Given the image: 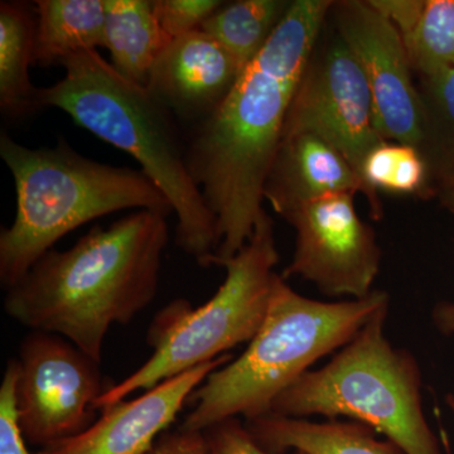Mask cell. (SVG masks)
<instances>
[{"mask_svg":"<svg viewBox=\"0 0 454 454\" xmlns=\"http://www.w3.org/2000/svg\"><path fill=\"white\" fill-rule=\"evenodd\" d=\"M245 427L262 450L274 454H405L389 439L379 441L372 427L354 420L316 423L268 413L245 420Z\"/></svg>","mask_w":454,"mask_h":454,"instance_id":"9a60e30c","label":"cell"},{"mask_svg":"<svg viewBox=\"0 0 454 454\" xmlns=\"http://www.w3.org/2000/svg\"><path fill=\"white\" fill-rule=\"evenodd\" d=\"M232 360L230 354L160 382L136 399L101 409L100 418L82 434L37 454H148L158 438L175 423L193 391Z\"/></svg>","mask_w":454,"mask_h":454,"instance_id":"7c38bea8","label":"cell"},{"mask_svg":"<svg viewBox=\"0 0 454 454\" xmlns=\"http://www.w3.org/2000/svg\"><path fill=\"white\" fill-rule=\"evenodd\" d=\"M155 17L170 41L200 29L223 4L219 0H152Z\"/></svg>","mask_w":454,"mask_h":454,"instance_id":"603a6c76","label":"cell"},{"mask_svg":"<svg viewBox=\"0 0 454 454\" xmlns=\"http://www.w3.org/2000/svg\"><path fill=\"white\" fill-rule=\"evenodd\" d=\"M354 196L325 197L283 217L295 230L294 255L284 280L301 277L328 297L363 300L372 294L381 249L372 227L358 216Z\"/></svg>","mask_w":454,"mask_h":454,"instance_id":"9c48e42d","label":"cell"},{"mask_svg":"<svg viewBox=\"0 0 454 454\" xmlns=\"http://www.w3.org/2000/svg\"><path fill=\"white\" fill-rule=\"evenodd\" d=\"M426 158L415 146L382 142L367 155L363 167V179L372 193L379 191L420 195L427 188Z\"/></svg>","mask_w":454,"mask_h":454,"instance_id":"44dd1931","label":"cell"},{"mask_svg":"<svg viewBox=\"0 0 454 454\" xmlns=\"http://www.w3.org/2000/svg\"><path fill=\"white\" fill-rule=\"evenodd\" d=\"M0 157L17 193L13 223L0 232V283L5 291L57 241L90 221L128 208L173 212L142 169L90 160L64 138L55 146L35 149L2 133Z\"/></svg>","mask_w":454,"mask_h":454,"instance_id":"277c9868","label":"cell"},{"mask_svg":"<svg viewBox=\"0 0 454 454\" xmlns=\"http://www.w3.org/2000/svg\"><path fill=\"white\" fill-rule=\"evenodd\" d=\"M389 303L384 291H372L363 300H312L276 274L259 333L240 357L212 372L193 391L188 403L195 408L179 428L203 432L239 415L249 420L270 413L284 390L319 358L348 345Z\"/></svg>","mask_w":454,"mask_h":454,"instance_id":"5b68a950","label":"cell"},{"mask_svg":"<svg viewBox=\"0 0 454 454\" xmlns=\"http://www.w3.org/2000/svg\"><path fill=\"white\" fill-rule=\"evenodd\" d=\"M387 313L389 306L382 307L327 365L284 390L270 413L348 417L387 435L405 454H441L424 415L419 365L385 336Z\"/></svg>","mask_w":454,"mask_h":454,"instance_id":"8992f818","label":"cell"},{"mask_svg":"<svg viewBox=\"0 0 454 454\" xmlns=\"http://www.w3.org/2000/svg\"><path fill=\"white\" fill-rule=\"evenodd\" d=\"M301 133L330 143L361 178L367 155L385 142L365 74L340 38L312 56L295 91L283 138Z\"/></svg>","mask_w":454,"mask_h":454,"instance_id":"30bf717a","label":"cell"},{"mask_svg":"<svg viewBox=\"0 0 454 454\" xmlns=\"http://www.w3.org/2000/svg\"><path fill=\"white\" fill-rule=\"evenodd\" d=\"M18 360H9L0 387V454H31L18 418Z\"/></svg>","mask_w":454,"mask_h":454,"instance_id":"cb8c5ba5","label":"cell"},{"mask_svg":"<svg viewBox=\"0 0 454 454\" xmlns=\"http://www.w3.org/2000/svg\"><path fill=\"white\" fill-rule=\"evenodd\" d=\"M203 434L207 442L208 454H274L262 450L247 432L245 423L238 418L214 424L203 430Z\"/></svg>","mask_w":454,"mask_h":454,"instance_id":"d4e9b609","label":"cell"},{"mask_svg":"<svg viewBox=\"0 0 454 454\" xmlns=\"http://www.w3.org/2000/svg\"><path fill=\"white\" fill-rule=\"evenodd\" d=\"M35 9L33 66L61 65L106 46V0H37Z\"/></svg>","mask_w":454,"mask_h":454,"instance_id":"2e32d148","label":"cell"},{"mask_svg":"<svg viewBox=\"0 0 454 454\" xmlns=\"http://www.w3.org/2000/svg\"><path fill=\"white\" fill-rule=\"evenodd\" d=\"M65 77L38 88V110L57 107L90 133L138 160L177 215L176 243L202 268L219 247L216 221L191 177L178 121L145 86L121 76L98 51L61 64Z\"/></svg>","mask_w":454,"mask_h":454,"instance_id":"3957f363","label":"cell"},{"mask_svg":"<svg viewBox=\"0 0 454 454\" xmlns=\"http://www.w3.org/2000/svg\"><path fill=\"white\" fill-rule=\"evenodd\" d=\"M433 324L439 333L454 334V301H441L433 309Z\"/></svg>","mask_w":454,"mask_h":454,"instance_id":"83f0119b","label":"cell"},{"mask_svg":"<svg viewBox=\"0 0 454 454\" xmlns=\"http://www.w3.org/2000/svg\"><path fill=\"white\" fill-rule=\"evenodd\" d=\"M340 38L356 57L372 90L382 138L422 149L426 107L411 77L402 35L370 2L333 3Z\"/></svg>","mask_w":454,"mask_h":454,"instance_id":"8fae6325","label":"cell"},{"mask_svg":"<svg viewBox=\"0 0 454 454\" xmlns=\"http://www.w3.org/2000/svg\"><path fill=\"white\" fill-rule=\"evenodd\" d=\"M35 37V5L18 0L0 3V110L11 121L38 112V88L29 79Z\"/></svg>","mask_w":454,"mask_h":454,"instance_id":"ac0fdd59","label":"cell"},{"mask_svg":"<svg viewBox=\"0 0 454 454\" xmlns=\"http://www.w3.org/2000/svg\"><path fill=\"white\" fill-rule=\"evenodd\" d=\"M239 74L231 55L197 29L170 42L154 62L145 88L177 121L193 127L223 103Z\"/></svg>","mask_w":454,"mask_h":454,"instance_id":"4fadbf2b","label":"cell"},{"mask_svg":"<svg viewBox=\"0 0 454 454\" xmlns=\"http://www.w3.org/2000/svg\"><path fill=\"white\" fill-rule=\"evenodd\" d=\"M426 140L420 153L441 160L454 175V67L424 77Z\"/></svg>","mask_w":454,"mask_h":454,"instance_id":"7402d4cb","label":"cell"},{"mask_svg":"<svg viewBox=\"0 0 454 454\" xmlns=\"http://www.w3.org/2000/svg\"><path fill=\"white\" fill-rule=\"evenodd\" d=\"M411 67L423 77L454 67V0H427L422 14L404 42Z\"/></svg>","mask_w":454,"mask_h":454,"instance_id":"ffe728a7","label":"cell"},{"mask_svg":"<svg viewBox=\"0 0 454 454\" xmlns=\"http://www.w3.org/2000/svg\"><path fill=\"white\" fill-rule=\"evenodd\" d=\"M330 0H295L223 103L193 125L186 162L216 221L212 265L234 258L264 216V186L283 139L286 116L306 73Z\"/></svg>","mask_w":454,"mask_h":454,"instance_id":"6da1fadb","label":"cell"},{"mask_svg":"<svg viewBox=\"0 0 454 454\" xmlns=\"http://www.w3.org/2000/svg\"><path fill=\"white\" fill-rule=\"evenodd\" d=\"M291 3L283 0L223 3L200 29L219 42L235 59L241 74L264 49Z\"/></svg>","mask_w":454,"mask_h":454,"instance_id":"d6986e66","label":"cell"},{"mask_svg":"<svg viewBox=\"0 0 454 454\" xmlns=\"http://www.w3.org/2000/svg\"><path fill=\"white\" fill-rule=\"evenodd\" d=\"M278 262L274 223L265 212L243 249L219 265L226 269L225 282L210 301L193 309L190 301L176 300L154 317L146 336L153 355L113 384L98 400V411L250 342L267 317Z\"/></svg>","mask_w":454,"mask_h":454,"instance_id":"52a82bcc","label":"cell"},{"mask_svg":"<svg viewBox=\"0 0 454 454\" xmlns=\"http://www.w3.org/2000/svg\"><path fill=\"white\" fill-rule=\"evenodd\" d=\"M168 216L138 210L92 227L66 252L50 250L5 291V313L100 363L109 328L130 324L157 295Z\"/></svg>","mask_w":454,"mask_h":454,"instance_id":"7a4b0ae2","label":"cell"},{"mask_svg":"<svg viewBox=\"0 0 454 454\" xmlns=\"http://www.w3.org/2000/svg\"><path fill=\"white\" fill-rule=\"evenodd\" d=\"M446 402L454 413V393L450 394V395L447 396Z\"/></svg>","mask_w":454,"mask_h":454,"instance_id":"f546056e","label":"cell"},{"mask_svg":"<svg viewBox=\"0 0 454 454\" xmlns=\"http://www.w3.org/2000/svg\"><path fill=\"white\" fill-rule=\"evenodd\" d=\"M340 193H361L373 220L382 205L348 160L315 134L284 137L264 186V200L284 217L306 203Z\"/></svg>","mask_w":454,"mask_h":454,"instance_id":"5bb4252c","label":"cell"},{"mask_svg":"<svg viewBox=\"0 0 454 454\" xmlns=\"http://www.w3.org/2000/svg\"><path fill=\"white\" fill-rule=\"evenodd\" d=\"M16 387L26 441L46 448L82 434L97 422L106 385L100 363L59 334L32 331L20 345Z\"/></svg>","mask_w":454,"mask_h":454,"instance_id":"ba28073f","label":"cell"},{"mask_svg":"<svg viewBox=\"0 0 454 454\" xmlns=\"http://www.w3.org/2000/svg\"><path fill=\"white\" fill-rule=\"evenodd\" d=\"M370 4L390 20L403 42L411 37L424 8L422 0H372Z\"/></svg>","mask_w":454,"mask_h":454,"instance_id":"484cf974","label":"cell"},{"mask_svg":"<svg viewBox=\"0 0 454 454\" xmlns=\"http://www.w3.org/2000/svg\"><path fill=\"white\" fill-rule=\"evenodd\" d=\"M148 454H208V447L203 432L178 428L164 432Z\"/></svg>","mask_w":454,"mask_h":454,"instance_id":"4316f807","label":"cell"},{"mask_svg":"<svg viewBox=\"0 0 454 454\" xmlns=\"http://www.w3.org/2000/svg\"><path fill=\"white\" fill-rule=\"evenodd\" d=\"M104 37L113 67L145 88L154 62L172 42L160 28L151 0H106Z\"/></svg>","mask_w":454,"mask_h":454,"instance_id":"e0dca14e","label":"cell"},{"mask_svg":"<svg viewBox=\"0 0 454 454\" xmlns=\"http://www.w3.org/2000/svg\"><path fill=\"white\" fill-rule=\"evenodd\" d=\"M447 196L448 203L454 211V175L447 177Z\"/></svg>","mask_w":454,"mask_h":454,"instance_id":"f1b7e54d","label":"cell"}]
</instances>
